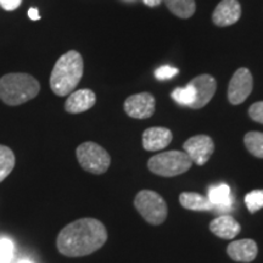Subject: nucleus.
I'll return each instance as SVG.
<instances>
[{
  "instance_id": "obj_24",
  "label": "nucleus",
  "mask_w": 263,
  "mask_h": 263,
  "mask_svg": "<svg viewBox=\"0 0 263 263\" xmlns=\"http://www.w3.org/2000/svg\"><path fill=\"white\" fill-rule=\"evenodd\" d=\"M179 73V70L176 67H172V66H162V67L157 68L155 71V77L156 80L159 81H167L172 80L174 76Z\"/></svg>"
},
{
  "instance_id": "obj_27",
  "label": "nucleus",
  "mask_w": 263,
  "mask_h": 263,
  "mask_svg": "<svg viewBox=\"0 0 263 263\" xmlns=\"http://www.w3.org/2000/svg\"><path fill=\"white\" fill-rule=\"evenodd\" d=\"M28 16L29 18L33 20V21H37V20H39V14H38V10L35 8H32L28 10Z\"/></svg>"
},
{
  "instance_id": "obj_3",
  "label": "nucleus",
  "mask_w": 263,
  "mask_h": 263,
  "mask_svg": "<svg viewBox=\"0 0 263 263\" xmlns=\"http://www.w3.org/2000/svg\"><path fill=\"white\" fill-rule=\"evenodd\" d=\"M41 84L27 73H9L0 78V99L9 106H18L39 94Z\"/></svg>"
},
{
  "instance_id": "obj_29",
  "label": "nucleus",
  "mask_w": 263,
  "mask_h": 263,
  "mask_svg": "<svg viewBox=\"0 0 263 263\" xmlns=\"http://www.w3.org/2000/svg\"><path fill=\"white\" fill-rule=\"evenodd\" d=\"M18 263H32V262H29V261H27V259H21V261H20Z\"/></svg>"
},
{
  "instance_id": "obj_26",
  "label": "nucleus",
  "mask_w": 263,
  "mask_h": 263,
  "mask_svg": "<svg viewBox=\"0 0 263 263\" xmlns=\"http://www.w3.org/2000/svg\"><path fill=\"white\" fill-rule=\"evenodd\" d=\"M22 0H0V5L6 11H14L21 5Z\"/></svg>"
},
{
  "instance_id": "obj_6",
  "label": "nucleus",
  "mask_w": 263,
  "mask_h": 263,
  "mask_svg": "<svg viewBox=\"0 0 263 263\" xmlns=\"http://www.w3.org/2000/svg\"><path fill=\"white\" fill-rule=\"evenodd\" d=\"M76 154L82 168L91 174H103L111 164V157L107 151L93 141L81 144Z\"/></svg>"
},
{
  "instance_id": "obj_19",
  "label": "nucleus",
  "mask_w": 263,
  "mask_h": 263,
  "mask_svg": "<svg viewBox=\"0 0 263 263\" xmlns=\"http://www.w3.org/2000/svg\"><path fill=\"white\" fill-rule=\"evenodd\" d=\"M15 154L10 147L0 145V182H3L15 167Z\"/></svg>"
},
{
  "instance_id": "obj_21",
  "label": "nucleus",
  "mask_w": 263,
  "mask_h": 263,
  "mask_svg": "<svg viewBox=\"0 0 263 263\" xmlns=\"http://www.w3.org/2000/svg\"><path fill=\"white\" fill-rule=\"evenodd\" d=\"M171 97H172V99L177 104L182 105V106L192 107L194 101H195L196 93L195 89L193 88V85H190L188 83V85H185V87L183 88H176V89L172 91V94H171Z\"/></svg>"
},
{
  "instance_id": "obj_20",
  "label": "nucleus",
  "mask_w": 263,
  "mask_h": 263,
  "mask_svg": "<svg viewBox=\"0 0 263 263\" xmlns=\"http://www.w3.org/2000/svg\"><path fill=\"white\" fill-rule=\"evenodd\" d=\"M244 144L251 155L263 159V133L262 132H249L244 137Z\"/></svg>"
},
{
  "instance_id": "obj_17",
  "label": "nucleus",
  "mask_w": 263,
  "mask_h": 263,
  "mask_svg": "<svg viewBox=\"0 0 263 263\" xmlns=\"http://www.w3.org/2000/svg\"><path fill=\"white\" fill-rule=\"evenodd\" d=\"M179 202L184 209L190 211H212L213 209L209 197L197 193H182L179 195Z\"/></svg>"
},
{
  "instance_id": "obj_25",
  "label": "nucleus",
  "mask_w": 263,
  "mask_h": 263,
  "mask_svg": "<svg viewBox=\"0 0 263 263\" xmlns=\"http://www.w3.org/2000/svg\"><path fill=\"white\" fill-rule=\"evenodd\" d=\"M249 116L255 122L263 124V101L252 104L249 108Z\"/></svg>"
},
{
  "instance_id": "obj_9",
  "label": "nucleus",
  "mask_w": 263,
  "mask_h": 263,
  "mask_svg": "<svg viewBox=\"0 0 263 263\" xmlns=\"http://www.w3.org/2000/svg\"><path fill=\"white\" fill-rule=\"evenodd\" d=\"M124 111L132 118H149L155 112V98L150 93L130 95L124 101Z\"/></svg>"
},
{
  "instance_id": "obj_2",
  "label": "nucleus",
  "mask_w": 263,
  "mask_h": 263,
  "mask_svg": "<svg viewBox=\"0 0 263 263\" xmlns=\"http://www.w3.org/2000/svg\"><path fill=\"white\" fill-rule=\"evenodd\" d=\"M83 58L78 51L70 50L55 64L50 74V87L58 97H67L76 89L83 76Z\"/></svg>"
},
{
  "instance_id": "obj_11",
  "label": "nucleus",
  "mask_w": 263,
  "mask_h": 263,
  "mask_svg": "<svg viewBox=\"0 0 263 263\" xmlns=\"http://www.w3.org/2000/svg\"><path fill=\"white\" fill-rule=\"evenodd\" d=\"M241 16V5L238 0H222L212 14L213 24L218 27H227L236 24Z\"/></svg>"
},
{
  "instance_id": "obj_12",
  "label": "nucleus",
  "mask_w": 263,
  "mask_h": 263,
  "mask_svg": "<svg viewBox=\"0 0 263 263\" xmlns=\"http://www.w3.org/2000/svg\"><path fill=\"white\" fill-rule=\"evenodd\" d=\"M227 254L233 261L250 263L257 257L258 248L252 239H241L230 242L227 248Z\"/></svg>"
},
{
  "instance_id": "obj_23",
  "label": "nucleus",
  "mask_w": 263,
  "mask_h": 263,
  "mask_svg": "<svg viewBox=\"0 0 263 263\" xmlns=\"http://www.w3.org/2000/svg\"><path fill=\"white\" fill-rule=\"evenodd\" d=\"M14 257V242L9 238L0 239V263H10Z\"/></svg>"
},
{
  "instance_id": "obj_16",
  "label": "nucleus",
  "mask_w": 263,
  "mask_h": 263,
  "mask_svg": "<svg viewBox=\"0 0 263 263\" xmlns=\"http://www.w3.org/2000/svg\"><path fill=\"white\" fill-rule=\"evenodd\" d=\"M207 197L213 205L212 211H218L223 215H227V212L232 210L233 196L230 194L229 185H227V184H218V185L210 186Z\"/></svg>"
},
{
  "instance_id": "obj_28",
  "label": "nucleus",
  "mask_w": 263,
  "mask_h": 263,
  "mask_svg": "<svg viewBox=\"0 0 263 263\" xmlns=\"http://www.w3.org/2000/svg\"><path fill=\"white\" fill-rule=\"evenodd\" d=\"M143 2L144 4L150 6V8H156V6H159L163 0H143Z\"/></svg>"
},
{
  "instance_id": "obj_14",
  "label": "nucleus",
  "mask_w": 263,
  "mask_h": 263,
  "mask_svg": "<svg viewBox=\"0 0 263 263\" xmlns=\"http://www.w3.org/2000/svg\"><path fill=\"white\" fill-rule=\"evenodd\" d=\"M97 103L95 93L90 89L72 91L65 103V110L68 114H81L88 111Z\"/></svg>"
},
{
  "instance_id": "obj_22",
  "label": "nucleus",
  "mask_w": 263,
  "mask_h": 263,
  "mask_svg": "<svg viewBox=\"0 0 263 263\" xmlns=\"http://www.w3.org/2000/svg\"><path fill=\"white\" fill-rule=\"evenodd\" d=\"M245 203L251 213H255L263 209V190H252L245 196Z\"/></svg>"
},
{
  "instance_id": "obj_13",
  "label": "nucleus",
  "mask_w": 263,
  "mask_h": 263,
  "mask_svg": "<svg viewBox=\"0 0 263 263\" xmlns=\"http://www.w3.org/2000/svg\"><path fill=\"white\" fill-rule=\"evenodd\" d=\"M172 132L164 127H151L143 133V146L146 151H159L172 141Z\"/></svg>"
},
{
  "instance_id": "obj_5",
  "label": "nucleus",
  "mask_w": 263,
  "mask_h": 263,
  "mask_svg": "<svg viewBox=\"0 0 263 263\" xmlns=\"http://www.w3.org/2000/svg\"><path fill=\"white\" fill-rule=\"evenodd\" d=\"M134 206L149 224L159 226L166 221L168 209L164 199L153 190H141L134 199Z\"/></svg>"
},
{
  "instance_id": "obj_4",
  "label": "nucleus",
  "mask_w": 263,
  "mask_h": 263,
  "mask_svg": "<svg viewBox=\"0 0 263 263\" xmlns=\"http://www.w3.org/2000/svg\"><path fill=\"white\" fill-rule=\"evenodd\" d=\"M193 166V161L183 151H166L153 156L147 167L153 173L161 177H176L185 173Z\"/></svg>"
},
{
  "instance_id": "obj_18",
  "label": "nucleus",
  "mask_w": 263,
  "mask_h": 263,
  "mask_svg": "<svg viewBox=\"0 0 263 263\" xmlns=\"http://www.w3.org/2000/svg\"><path fill=\"white\" fill-rule=\"evenodd\" d=\"M163 3L173 15L184 20L192 17L196 10L195 0H163Z\"/></svg>"
},
{
  "instance_id": "obj_1",
  "label": "nucleus",
  "mask_w": 263,
  "mask_h": 263,
  "mask_svg": "<svg viewBox=\"0 0 263 263\" xmlns=\"http://www.w3.org/2000/svg\"><path fill=\"white\" fill-rule=\"evenodd\" d=\"M107 240V230L95 218H81L70 223L59 233V252L67 257H83L94 254Z\"/></svg>"
},
{
  "instance_id": "obj_8",
  "label": "nucleus",
  "mask_w": 263,
  "mask_h": 263,
  "mask_svg": "<svg viewBox=\"0 0 263 263\" xmlns=\"http://www.w3.org/2000/svg\"><path fill=\"white\" fill-rule=\"evenodd\" d=\"M183 147L184 153L190 157L193 163H196L197 166H203L215 151V143L211 137L200 134V136L189 138L184 143Z\"/></svg>"
},
{
  "instance_id": "obj_15",
  "label": "nucleus",
  "mask_w": 263,
  "mask_h": 263,
  "mask_svg": "<svg viewBox=\"0 0 263 263\" xmlns=\"http://www.w3.org/2000/svg\"><path fill=\"white\" fill-rule=\"evenodd\" d=\"M210 230L218 238L230 240L234 239L239 234L241 227H240L239 222L236 221L234 217L230 215H221L216 217L210 223Z\"/></svg>"
},
{
  "instance_id": "obj_7",
  "label": "nucleus",
  "mask_w": 263,
  "mask_h": 263,
  "mask_svg": "<svg viewBox=\"0 0 263 263\" xmlns=\"http://www.w3.org/2000/svg\"><path fill=\"white\" fill-rule=\"evenodd\" d=\"M254 88V78L250 70L241 67L235 71L228 87V100L232 105L242 104Z\"/></svg>"
},
{
  "instance_id": "obj_10",
  "label": "nucleus",
  "mask_w": 263,
  "mask_h": 263,
  "mask_svg": "<svg viewBox=\"0 0 263 263\" xmlns=\"http://www.w3.org/2000/svg\"><path fill=\"white\" fill-rule=\"evenodd\" d=\"M189 84L193 85V88L195 89L196 93L195 101H194V104L190 108H194V110L202 108L211 101V99L213 97H215V93L217 90V83L216 80L211 74L197 76V77L193 78V80L189 82Z\"/></svg>"
}]
</instances>
